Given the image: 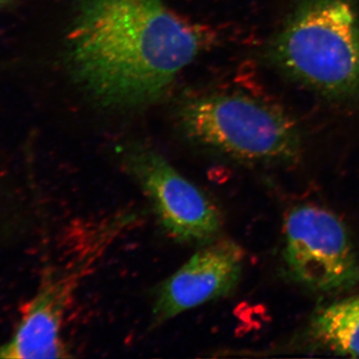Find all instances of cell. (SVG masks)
Returning a JSON list of instances; mask_svg holds the SVG:
<instances>
[{"label":"cell","instance_id":"6da1fadb","mask_svg":"<svg viewBox=\"0 0 359 359\" xmlns=\"http://www.w3.org/2000/svg\"><path fill=\"white\" fill-rule=\"evenodd\" d=\"M207 28L164 0H77L66 36V65L97 105L133 111L152 105L211 43Z\"/></svg>","mask_w":359,"mask_h":359},{"label":"cell","instance_id":"7a4b0ae2","mask_svg":"<svg viewBox=\"0 0 359 359\" xmlns=\"http://www.w3.org/2000/svg\"><path fill=\"white\" fill-rule=\"evenodd\" d=\"M266 59L290 79L327 98L359 96L355 0H301L269 42Z\"/></svg>","mask_w":359,"mask_h":359},{"label":"cell","instance_id":"3957f363","mask_svg":"<svg viewBox=\"0 0 359 359\" xmlns=\"http://www.w3.org/2000/svg\"><path fill=\"white\" fill-rule=\"evenodd\" d=\"M176 120L187 138L233 159L289 164L301 156L294 120L280 106L249 94L188 97L179 104Z\"/></svg>","mask_w":359,"mask_h":359},{"label":"cell","instance_id":"277c9868","mask_svg":"<svg viewBox=\"0 0 359 359\" xmlns=\"http://www.w3.org/2000/svg\"><path fill=\"white\" fill-rule=\"evenodd\" d=\"M283 259L299 285L321 294L344 292L359 282V261L346 224L325 208L304 204L285 218Z\"/></svg>","mask_w":359,"mask_h":359},{"label":"cell","instance_id":"5b68a950","mask_svg":"<svg viewBox=\"0 0 359 359\" xmlns=\"http://www.w3.org/2000/svg\"><path fill=\"white\" fill-rule=\"evenodd\" d=\"M121 160L171 237L190 244H208L216 238L222 226L216 205L157 151L129 144L122 149Z\"/></svg>","mask_w":359,"mask_h":359},{"label":"cell","instance_id":"8992f818","mask_svg":"<svg viewBox=\"0 0 359 359\" xmlns=\"http://www.w3.org/2000/svg\"><path fill=\"white\" fill-rule=\"evenodd\" d=\"M244 259V250L231 241L210 242L198 250L156 292L154 325L230 294L240 280Z\"/></svg>","mask_w":359,"mask_h":359},{"label":"cell","instance_id":"52a82bcc","mask_svg":"<svg viewBox=\"0 0 359 359\" xmlns=\"http://www.w3.org/2000/svg\"><path fill=\"white\" fill-rule=\"evenodd\" d=\"M308 332L318 347L359 358V294L320 309L314 314Z\"/></svg>","mask_w":359,"mask_h":359},{"label":"cell","instance_id":"ba28073f","mask_svg":"<svg viewBox=\"0 0 359 359\" xmlns=\"http://www.w3.org/2000/svg\"><path fill=\"white\" fill-rule=\"evenodd\" d=\"M27 219V210L13 179L0 164V237L18 233Z\"/></svg>","mask_w":359,"mask_h":359},{"label":"cell","instance_id":"9c48e42d","mask_svg":"<svg viewBox=\"0 0 359 359\" xmlns=\"http://www.w3.org/2000/svg\"><path fill=\"white\" fill-rule=\"evenodd\" d=\"M15 4V0H0V11L11 8Z\"/></svg>","mask_w":359,"mask_h":359}]
</instances>
